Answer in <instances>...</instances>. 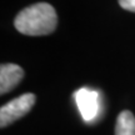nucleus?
Instances as JSON below:
<instances>
[{
    "label": "nucleus",
    "instance_id": "1",
    "mask_svg": "<svg viewBox=\"0 0 135 135\" xmlns=\"http://www.w3.org/2000/svg\"><path fill=\"white\" fill-rule=\"evenodd\" d=\"M14 25L19 33L25 35H48L56 29L58 15L50 4L38 3L21 10L15 18Z\"/></svg>",
    "mask_w": 135,
    "mask_h": 135
},
{
    "label": "nucleus",
    "instance_id": "2",
    "mask_svg": "<svg viewBox=\"0 0 135 135\" xmlns=\"http://www.w3.org/2000/svg\"><path fill=\"white\" fill-rule=\"evenodd\" d=\"M35 95L28 93L3 105L0 109V126L5 128L15 120L23 118L25 114H28L35 104Z\"/></svg>",
    "mask_w": 135,
    "mask_h": 135
},
{
    "label": "nucleus",
    "instance_id": "3",
    "mask_svg": "<svg viewBox=\"0 0 135 135\" xmlns=\"http://www.w3.org/2000/svg\"><path fill=\"white\" fill-rule=\"evenodd\" d=\"M74 98H75L78 109L80 111L84 121L93 123L99 116L101 109L99 93L97 90H91L88 88H81L74 93Z\"/></svg>",
    "mask_w": 135,
    "mask_h": 135
},
{
    "label": "nucleus",
    "instance_id": "4",
    "mask_svg": "<svg viewBox=\"0 0 135 135\" xmlns=\"http://www.w3.org/2000/svg\"><path fill=\"white\" fill-rule=\"evenodd\" d=\"M24 78V70L16 64H3L0 68V93L11 91Z\"/></svg>",
    "mask_w": 135,
    "mask_h": 135
},
{
    "label": "nucleus",
    "instance_id": "5",
    "mask_svg": "<svg viewBox=\"0 0 135 135\" xmlns=\"http://www.w3.org/2000/svg\"><path fill=\"white\" fill-rule=\"evenodd\" d=\"M115 135H135V116L129 110L121 111L115 124Z\"/></svg>",
    "mask_w": 135,
    "mask_h": 135
},
{
    "label": "nucleus",
    "instance_id": "6",
    "mask_svg": "<svg viewBox=\"0 0 135 135\" xmlns=\"http://www.w3.org/2000/svg\"><path fill=\"white\" fill-rule=\"evenodd\" d=\"M118 1L123 9L135 13V0H118Z\"/></svg>",
    "mask_w": 135,
    "mask_h": 135
}]
</instances>
